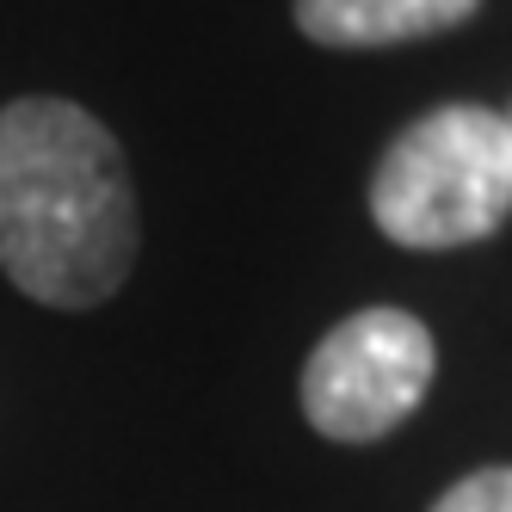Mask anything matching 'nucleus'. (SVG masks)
Wrapping results in <instances>:
<instances>
[{
  "label": "nucleus",
  "instance_id": "1",
  "mask_svg": "<svg viewBox=\"0 0 512 512\" xmlns=\"http://www.w3.org/2000/svg\"><path fill=\"white\" fill-rule=\"evenodd\" d=\"M136 186L87 105H0V266L31 303L93 309L136 266Z\"/></svg>",
  "mask_w": 512,
  "mask_h": 512
},
{
  "label": "nucleus",
  "instance_id": "2",
  "mask_svg": "<svg viewBox=\"0 0 512 512\" xmlns=\"http://www.w3.org/2000/svg\"><path fill=\"white\" fill-rule=\"evenodd\" d=\"M512 216V124L488 105H438L371 173V223L414 253L488 241Z\"/></svg>",
  "mask_w": 512,
  "mask_h": 512
},
{
  "label": "nucleus",
  "instance_id": "3",
  "mask_svg": "<svg viewBox=\"0 0 512 512\" xmlns=\"http://www.w3.org/2000/svg\"><path fill=\"white\" fill-rule=\"evenodd\" d=\"M438 377L432 327L408 309H358L303 364V414L334 445H371L408 420Z\"/></svg>",
  "mask_w": 512,
  "mask_h": 512
},
{
  "label": "nucleus",
  "instance_id": "4",
  "mask_svg": "<svg viewBox=\"0 0 512 512\" xmlns=\"http://www.w3.org/2000/svg\"><path fill=\"white\" fill-rule=\"evenodd\" d=\"M482 0H297V31L327 50H389L457 31Z\"/></svg>",
  "mask_w": 512,
  "mask_h": 512
},
{
  "label": "nucleus",
  "instance_id": "5",
  "mask_svg": "<svg viewBox=\"0 0 512 512\" xmlns=\"http://www.w3.org/2000/svg\"><path fill=\"white\" fill-rule=\"evenodd\" d=\"M432 512H512V469H475L438 494Z\"/></svg>",
  "mask_w": 512,
  "mask_h": 512
},
{
  "label": "nucleus",
  "instance_id": "6",
  "mask_svg": "<svg viewBox=\"0 0 512 512\" xmlns=\"http://www.w3.org/2000/svg\"><path fill=\"white\" fill-rule=\"evenodd\" d=\"M506 124H512V118H506Z\"/></svg>",
  "mask_w": 512,
  "mask_h": 512
}]
</instances>
